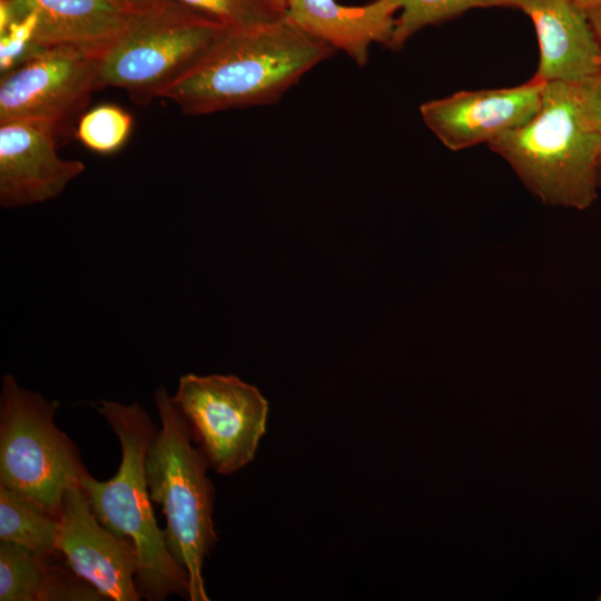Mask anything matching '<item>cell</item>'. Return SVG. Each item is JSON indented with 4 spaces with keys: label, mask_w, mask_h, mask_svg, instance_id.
Instances as JSON below:
<instances>
[{
    "label": "cell",
    "mask_w": 601,
    "mask_h": 601,
    "mask_svg": "<svg viewBox=\"0 0 601 601\" xmlns=\"http://www.w3.org/2000/svg\"><path fill=\"white\" fill-rule=\"evenodd\" d=\"M335 52L286 16L266 24L228 28L159 98L190 116L276 104Z\"/></svg>",
    "instance_id": "cell-1"
},
{
    "label": "cell",
    "mask_w": 601,
    "mask_h": 601,
    "mask_svg": "<svg viewBox=\"0 0 601 601\" xmlns=\"http://www.w3.org/2000/svg\"><path fill=\"white\" fill-rule=\"evenodd\" d=\"M95 407L117 435L121 461L110 480L101 482L88 474L81 479L80 486L98 521L115 535L132 541L140 597L149 601H164L171 594L189 599L188 573L167 548L146 479L145 461L155 425L137 403L100 401Z\"/></svg>",
    "instance_id": "cell-2"
},
{
    "label": "cell",
    "mask_w": 601,
    "mask_h": 601,
    "mask_svg": "<svg viewBox=\"0 0 601 601\" xmlns=\"http://www.w3.org/2000/svg\"><path fill=\"white\" fill-rule=\"evenodd\" d=\"M487 146L544 204L583 210L595 201L601 137L584 120L572 85L545 82L538 112Z\"/></svg>",
    "instance_id": "cell-3"
},
{
    "label": "cell",
    "mask_w": 601,
    "mask_h": 601,
    "mask_svg": "<svg viewBox=\"0 0 601 601\" xmlns=\"http://www.w3.org/2000/svg\"><path fill=\"white\" fill-rule=\"evenodd\" d=\"M160 418L146 454L149 495L166 518L167 548L189 578L190 601H208L203 566L217 542L208 461L165 387L154 394Z\"/></svg>",
    "instance_id": "cell-4"
},
{
    "label": "cell",
    "mask_w": 601,
    "mask_h": 601,
    "mask_svg": "<svg viewBox=\"0 0 601 601\" xmlns=\"http://www.w3.org/2000/svg\"><path fill=\"white\" fill-rule=\"evenodd\" d=\"M59 404L7 374L0 400V485L59 518L66 492L88 475L76 444L53 415Z\"/></svg>",
    "instance_id": "cell-5"
},
{
    "label": "cell",
    "mask_w": 601,
    "mask_h": 601,
    "mask_svg": "<svg viewBox=\"0 0 601 601\" xmlns=\"http://www.w3.org/2000/svg\"><path fill=\"white\" fill-rule=\"evenodd\" d=\"M227 29L209 16L164 0L140 12L100 58L98 88L124 89L137 104L159 98Z\"/></svg>",
    "instance_id": "cell-6"
},
{
    "label": "cell",
    "mask_w": 601,
    "mask_h": 601,
    "mask_svg": "<svg viewBox=\"0 0 601 601\" xmlns=\"http://www.w3.org/2000/svg\"><path fill=\"white\" fill-rule=\"evenodd\" d=\"M171 397L216 473L233 474L254 460L268 416L257 387L234 375L187 374Z\"/></svg>",
    "instance_id": "cell-7"
},
{
    "label": "cell",
    "mask_w": 601,
    "mask_h": 601,
    "mask_svg": "<svg viewBox=\"0 0 601 601\" xmlns=\"http://www.w3.org/2000/svg\"><path fill=\"white\" fill-rule=\"evenodd\" d=\"M100 58L72 47L45 48L1 76L0 125L45 121L60 125L98 88Z\"/></svg>",
    "instance_id": "cell-8"
},
{
    "label": "cell",
    "mask_w": 601,
    "mask_h": 601,
    "mask_svg": "<svg viewBox=\"0 0 601 601\" xmlns=\"http://www.w3.org/2000/svg\"><path fill=\"white\" fill-rule=\"evenodd\" d=\"M56 549L69 568L106 600H140L132 541L115 535L98 521L80 485L63 495Z\"/></svg>",
    "instance_id": "cell-9"
},
{
    "label": "cell",
    "mask_w": 601,
    "mask_h": 601,
    "mask_svg": "<svg viewBox=\"0 0 601 601\" xmlns=\"http://www.w3.org/2000/svg\"><path fill=\"white\" fill-rule=\"evenodd\" d=\"M544 85L533 76L515 87L463 90L422 104L420 114L439 140L457 151L526 124L540 108Z\"/></svg>",
    "instance_id": "cell-10"
},
{
    "label": "cell",
    "mask_w": 601,
    "mask_h": 601,
    "mask_svg": "<svg viewBox=\"0 0 601 601\" xmlns=\"http://www.w3.org/2000/svg\"><path fill=\"white\" fill-rule=\"evenodd\" d=\"M59 126L45 121L0 125V204L4 208L42 203L58 196L85 164L59 156Z\"/></svg>",
    "instance_id": "cell-11"
},
{
    "label": "cell",
    "mask_w": 601,
    "mask_h": 601,
    "mask_svg": "<svg viewBox=\"0 0 601 601\" xmlns=\"http://www.w3.org/2000/svg\"><path fill=\"white\" fill-rule=\"evenodd\" d=\"M532 21L540 59L535 77L575 85L601 71V49L587 10L573 0H501Z\"/></svg>",
    "instance_id": "cell-12"
},
{
    "label": "cell",
    "mask_w": 601,
    "mask_h": 601,
    "mask_svg": "<svg viewBox=\"0 0 601 601\" xmlns=\"http://www.w3.org/2000/svg\"><path fill=\"white\" fill-rule=\"evenodd\" d=\"M10 7L13 21L36 13L40 47H72L99 58L146 10L119 0H10Z\"/></svg>",
    "instance_id": "cell-13"
},
{
    "label": "cell",
    "mask_w": 601,
    "mask_h": 601,
    "mask_svg": "<svg viewBox=\"0 0 601 601\" xmlns=\"http://www.w3.org/2000/svg\"><path fill=\"white\" fill-rule=\"evenodd\" d=\"M397 0H373L346 6L336 0H286V18L311 37L345 52L359 67L370 47H388L395 27Z\"/></svg>",
    "instance_id": "cell-14"
},
{
    "label": "cell",
    "mask_w": 601,
    "mask_h": 601,
    "mask_svg": "<svg viewBox=\"0 0 601 601\" xmlns=\"http://www.w3.org/2000/svg\"><path fill=\"white\" fill-rule=\"evenodd\" d=\"M59 518L28 497L0 485V540L36 552H57Z\"/></svg>",
    "instance_id": "cell-15"
},
{
    "label": "cell",
    "mask_w": 601,
    "mask_h": 601,
    "mask_svg": "<svg viewBox=\"0 0 601 601\" xmlns=\"http://www.w3.org/2000/svg\"><path fill=\"white\" fill-rule=\"evenodd\" d=\"M51 554L0 540V601H39Z\"/></svg>",
    "instance_id": "cell-16"
},
{
    "label": "cell",
    "mask_w": 601,
    "mask_h": 601,
    "mask_svg": "<svg viewBox=\"0 0 601 601\" xmlns=\"http://www.w3.org/2000/svg\"><path fill=\"white\" fill-rule=\"evenodd\" d=\"M392 39L387 48L401 50L407 40L425 27L454 19L476 8L502 7L501 0H397Z\"/></svg>",
    "instance_id": "cell-17"
},
{
    "label": "cell",
    "mask_w": 601,
    "mask_h": 601,
    "mask_svg": "<svg viewBox=\"0 0 601 601\" xmlns=\"http://www.w3.org/2000/svg\"><path fill=\"white\" fill-rule=\"evenodd\" d=\"M209 16L230 29L270 23L285 17L279 0H171Z\"/></svg>",
    "instance_id": "cell-18"
},
{
    "label": "cell",
    "mask_w": 601,
    "mask_h": 601,
    "mask_svg": "<svg viewBox=\"0 0 601 601\" xmlns=\"http://www.w3.org/2000/svg\"><path fill=\"white\" fill-rule=\"evenodd\" d=\"M131 127L132 118L122 108L101 105L80 118L76 137L95 152L111 154L127 141Z\"/></svg>",
    "instance_id": "cell-19"
},
{
    "label": "cell",
    "mask_w": 601,
    "mask_h": 601,
    "mask_svg": "<svg viewBox=\"0 0 601 601\" xmlns=\"http://www.w3.org/2000/svg\"><path fill=\"white\" fill-rule=\"evenodd\" d=\"M37 16L29 12L14 20L8 29L0 35V72L1 76L16 69L31 59L45 48L35 39Z\"/></svg>",
    "instance_id": "cell-20"
},
{
    "label": "cell",
    "mask_w": 601,
    "mask_h": 601,
    "mask_svg": "<svg viewBox=\"0 0 601 601\" xmlns=\"http://www.w3.org/2000/svg\"><path fill=\"white\" fill-rule=\"evenodd\" d=\"M572 86L584 120L601 137V71Z\"/></svg>",
    "instance_id": "cell-21"
},
{
    "label": "cell",
    "mask_w": 601,
    "mask_h": 601,
    "mask_svg": "<svg viewBox=\"0 0 601 601\" xmlns=\"http://www.w3.org/2000/svg\"><path fill=\"white\" fill-rule=\"evenodd\" d=\"M585 10L601 49V3Z\"/></svg>",
    "instance_id": "cell-22"
},
{
    "label": "cell",
    "mask_w": 601,
    "mask_h": 601,
    "mask_svg": "<svg viewBox=\"0 0 601 601\" xmlns=\"http://www.w3.org/2000/svg\"><path fill=\"white\" fill-rule=\"evenodd\" d=\"M119 1L130 4L132 7L139 8V9H147V8L157 6L164 0H119Z\"/></svg>",
    "instance_id": "cell-23"
},
{
    "label": "cell",
    "mask_w": 601,
    "mask_h": 601,
    "mask_svg": "<svg viewBox=\"0 0 601 601\" xmlns=\"http://www.w3.org/2000/svg\"><path fill=\"white\" fill-rule=\"evenodd\" d=\"M584 9L591 8L593 6L600 4L601 0H573Z\"/></svg>",
    "instance_id": "cell-24"
},
{
    "label": "cell",
    "mask_w": 601,
    "mask_h": 601,
    "mask_svg": "<svg viewBox=\"0 0 601 601\" xmlns=\"http://www.w3.org/2000/svg\"><path fill=\"white\" fill-rule=\"evenodd\" d=\"M598 183H599V187H601V157H600L599 168H598Z\"/></svg>",
    "instance_id": "cell-25"
},
{
    "label": "cell",
    "mask_w": 601,
    "mask_h": 601,
    "mask_svg": "<svg viewBox=\"0 0 601 601\" xmlns=\"http://www.w3.org/2000/svg\"><path fill=\"white\" fill-rule=\"evenodd\" d=\"M279 1H282V2L285 4V7H286V0H279Z\"/></svg>",
    "instance_id": "cell-26"
}]
</instances>
